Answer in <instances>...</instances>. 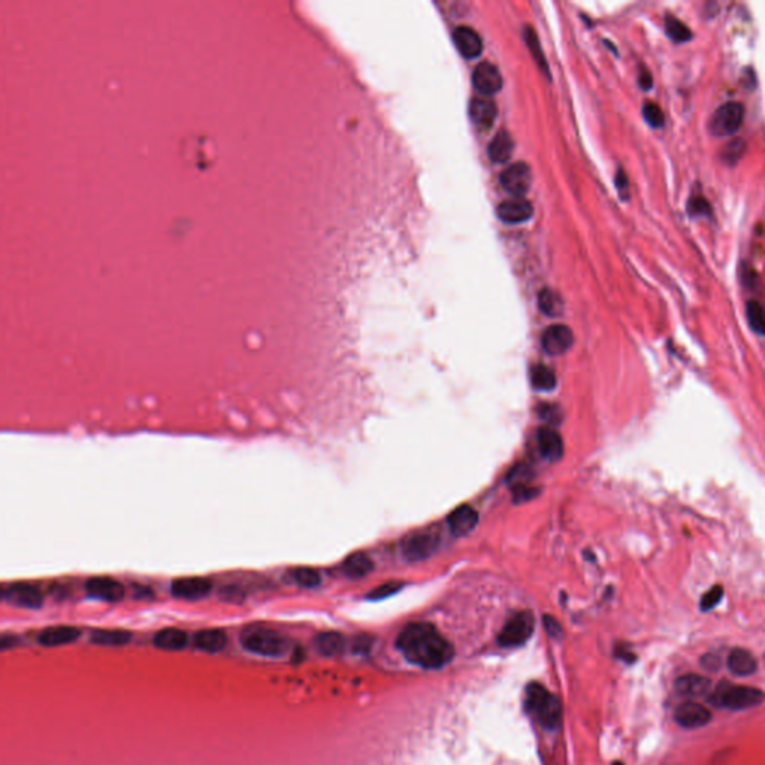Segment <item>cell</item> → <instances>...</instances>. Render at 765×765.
Masks as SVG:
<instances>
[{
  "mask_svg": "<svg viewBox=\"0 0 765 765\" xmlns=\"http://www.w3.org/2000/svg\"><path fill=\"white\" fill-rule=\"evenodd\" d=\"M643 117L646 123L655 127V129H658V127H662L664 123H665V115H664V111L661 110L660 105H656L653 102H646L644 106H643Z\"/></svg>",
  "mask_w": 765,
  "mask_h": 765,
  "instance_id": "cell-35",
  "label": "cell"
},
{
  "mask_svg": "<svg viewBox=\"0 0 765 765\" xmlns=\"http://www.w3.org/2000/svg\"><path fill=\"white\" fill-rule=\"evenodd\" d=\"M530 382L538 390H551L556 386V376L551 368L538 364L530 369Z\"/></svg>",
  "mask_w": 765,
  "mask_h": 765,
  "instance_id": "cell-29",
  "label": "cell"
},
{
  "mask_svg": "<svg viewBox=\"0 0 765 765\" xmlns=\"http://www.w3.org/2000/svg\"><path fill=\"white\" fill-rule=\"evenodd\" d=\"M396 646L407 660L422 668L435 669L447 665L454 655L453 646L431 623H410L403 628Z\"/></svg>",
  "mask_w": 765,
  "mask_h": 765,
  "instance_id": "cell-1",
  "label": "cell"
},
{
  "mask_svg": "<svg viewBox=\"0 0 765 765\" xmlns=\"http://www.w3.org/2000/svg\"><path fill=\"white\" fill-rule=\"evenodd\" d=\"M746 153V141L741 138H736V140L729 141L720 151V158L727 165H736L740 158Z\"/></svg>",
  "mask_w": 765,
  "mask_h": 765,
  "instance_id": "cell-34",
  "label": "cell"
},
{
  "mask_svg": "<svg viewBox=\"0 0 765 765\" xmlns=\"http://www.w3.org/2000/svg\"><path fill=\"white\" fill-rule=\"evenodd\" d=\"M132 640V634L124 630H98L93 631L90 641L98 646H124Z\"/></svg>",
  "mask_w": 765,
  "mask_h": 765,
  "instance_id": "cell-28",
  "label": "cell"
},
{
  "mask_svg": "<svg viewBox=\"0 0 765 765\" xmlns=\"http://www.w3.org/2000/svg\"><path fill=\"white\" fill-rule=\"evenodd\" d=\"M2 597L6 602L17 605V607L21 609L36 610L44 602V597H42L40 591L29 583L9 584L8 588L2 591Z\"/></svg>",
  "mask_w": 765,
  "mask_h": 765,
  "instance_id": "cell-8",
  "label": "cell"
},
{
  "mask_svg": "<svg viewBox=\"0 0 765 765\" xmlns=\"http://www.w3.org/2000/svg\"><path fill=\"white\" fill-rule=\"evenodd\" d=\"M374 570V562L371 558L362 551H356V554L350 555L343 564V571L348 579L359 580L364 579L365 576Z\"/></svg>",
  "mask_w": 765,
  "mask_h": 765,
  "instance_id": "cell-25",
  "label": "cell"
},
{
  "mask_svg": "<svg viewBox=\"0 0 765 765\" xmlns=\"http://www.w3.org/2000/svg\"><path fill=\"white\" fill-rule=\"evenodd\" d=\"M80 635L81 632L78 628H75V626H68V625L50 626V628H45L39 632L38 643L44 647H59V646L73 643L75 640H78Z\"/></svg>",
  "mask_w": 765,
  "mask_h": 765,
  "instance_id": "cell-17",
  "label": "cell"
},
{
  "mask_svg": "<svg viewBox=\"0 0 765 765\" xmlns=\"http://www.w3.org/2000/svg\"><path fill=\"white\" fill-rule=\"evenodd\" d=\"M639 82H640V87H641L643 90H649V89H652L653 80H652L651 72L647 70V69H641L640 77H639Z\"/></svg>",
  "mask_w": 765,
  "mask_h": 765,
  "instance_id": "cell-46",
  "label": "cell"
},
{
  "mask_svg": "<svg viewBox=\"0 0 765 765\" xmlns=\"http://www.w3.org/2000/svg\"><path fill=\"white\" fill-rule=\"evenodd\" d=\"M438 540L432 534H413L403 540L402 554L410 560H422L429 558L437 550Z\"/></svg>",
  "mask_w": 765,
  "mask_h": 765,
  "instance_id": "cell-13",
  "label": "cell"
},
{
  "mask_svg": "<svg viewBox=\"0 0 765 765\" xmlns=\"http://www.w3.org/2000/svg\"><path fill=\"white\" fill-rule=\"evenodd\" d=\"M534 614L530 611H519L507 621L504 628L498 635L501 647H517L526 643L534 632Z\"/></svg>",
  "mask_w": 765,
  "mask_h": 765,
  "instance_id": "cell-6",
  "label": "cell"
},
{
  "mask_svg": "<svg viewBox=\"0 0 765 765\" xmlns=\"http://www.w3.org/2000/svg\"><path fill=\"white\" fill-rule=\"evenodd\" d=\"M290 577L296 584H299L302 588H317L322 583L320 572L308 567L295 568L290 572Z\"/></svg>",
  "mask_w": 765,
  "mask_h": 765,
  "instance_id": "cell-33",
  "label": "cell"
},
{
  "mask_svg": "<svg viewBox=\"0 0 765 765\" xmlns=\"http://www.w3.org/2000/svg\"><path fill=\"white\" fill-rule=\"evenodd\" d=\"M701 667H703L704 669H707V671H719V668L722 667V661H720V656L718 653H707L704 655L703 658H701Z\"/></svg>",
  "mask_w": 765,
  "mask_h": 765,
  "instance_id": "cell-42",
  "label": "cell"
},
{
  "mask_svg": "<svg viewBox=\"0 0 765 765\" xmlns=\"http://www.w3.org/2000/svg\"><path fill=\"white\" fill-rule=\"evenodd\" d=\"M241 644L246 651L259 655L278 658L289 651V641L284 637L265 626H248L241 634Z\"/></svg>",
  "mask_w": 765,
  "mask_h": 765,
  "instance_id": "cell-3",
  "label": "cell"
},
{
  "mask_svg": "<svg viewBox=\"0 0 765 765\" xmlns=\"http://www.w3.org/2000/svg\"><path fill=\"white\" fill-rule=\"evenodd\" d=\"M745 120V106L740 102L731 101L719 108L710 117L708 131L715 136H729L736 133Z\"/></svg>",
  "mask_w": 765,
  "mask_h": 765,
  "instance_id": "cell-5",
  "label": "cell"
},
{
  "mask_svg": "<svg viewBox=\"0 0 765 765\" xmlns=\"http://www.w3.org/2000/svg\"><path fill=\"white\" fill-rule=\"evenodd\" d=\"M501 187L513 198H523L533 184V172L526 163L517 162L508 166L499 177Z\"/></svg>",
  "mask_w": 765,
  "mask_h": 765,
  "instance_id": "cell-7",
  "label": "cell"
},
{
  "mask_svg": "<svg viewBox=\"0 0 765 765\" xmlns=\"http://www.w3.org/2000/svg\"><path fill=\"white\" fill-rule=\"evenodd\" d=\"M188 643V635L178 628H165L154 637V646L161 651L178 652L183 651Z\"/></svg>",
  "mask_w": 765,
  "mask_h": 765,
  "instance_id": "cell-23",
  "label": "cell"
},
{
  "mask_svg": "<svg viewBox=\"0 0 765 765\" xmlns=\"http://www.w3.org/2000/svg\"><path fill=\"white\" fill-rule=\"evenodd\" d=\"M314 646L317 652L323 656H338L344 652L346 640L338 632H322L315 637Z\"/></svg>",
  "mask_w": 765,
  "mask_h": 765,
  "instance_id": "cell-27",
  "label": "cell"
},
{
  "mask_svg": "<svg viewBox=\"0 0 765 765\" xmlns=\"http://www.w3.org/2000/svg\"><path fill=\"white\" fill-rule=\"evenodd\" d=\"M616 186H618L619 188V193L623 199L628 198V190H630V184H628V178H626L625 172L622 171V169H619L618 171V175H616Z\"/></svg>",
  "mask_w": 765,
  "mask_h": 765,
  "instance_id": "cell-45",
  "label": "cell"
},
{
  "mask_svg": "<svg viewBox=\"0 0 765 765\" xmlns=\"http://www.w3.org/2000/svg\"><path fill=\"white\" fill-rule=\"evenodd\" d=\"M496 105L491 98H484V96H477L473 99L470 105V115L473 123L480 127V129H489L492 127L495 119H496Z\"/></svg>",
  "mask_w": 765,
  "mask_h": 765,
  "instance_id": "cell-19",
  "label": "cell"
},
{
  "mask_svg": "<svg viewBox=\"0 0 765 765\" xmlns=\"http://www.w3.org/2000/svg\"><path fill=\"white\" fill-rule=\"evenodd\" d=\"M543 623H544V628L547 631V634L550 637H554V639H559V637H562V626L559 625V622L551 618V616H544L543 618Z\"/></svg>",
  "mask_w": 765,
  "mask_h": 765,
  "instance_id": "cell-44",
  "label": "cell"
},
{
  "mask_svg": "<svg viewBox=\"0 0 765 765\" xmlns=\"http://www.w3.org/2000/svg\"><path fill=\"white\" fill-rule=\"evenodd\" d=\"M86 591L91 598L105 602H120L124 598V586L112 577H90L86 583Z\"/></svg>",
  "mask_w": 765,
  "mask_h": 765,
  "instance_id": "cell-10",
  "label": "cell"
},
{
  "mask_svg": "<svg viewBox=\"0 0 765 765\" xmlns=\"http://www.w3.org/2000/svg\"><path fill=\"white\" fill-rule=\"evenodd\" d=\"M674 720L678 727L685 729H697L708 724L711 720V711L703 704L686 701L676 708Z\"/></svg>",
  "mask_w": 765,
  "mask_h": 765,
  "instance_id": "cell-9",
  "label": "cell"
},
{
  "mask_svg": "<svg viewBox=\"0 0 765 765\" xmlns=\"http://www.w3.org/2000/svg\"><path fill=\"white\" fill-rule=\"evenodd\" d=\"M212 591V583L204 577H181L175 579L171 584V592L175 598L202 600Z\"/></svg>",
  "mask_w": 765,
  "mask_h": 765,
  "instance_id": "cell-12",
  "label": "cell"
},
{
  "mask_svg": "<svg viewBox=\"0 0 765 765\" xmlns=\"http://www.w3.org/2000/svg\"><path fill=\"white\" fill-rule=\"evenodd\" d=\"M538 413H540L541 417H543L546 422H550V423H556L560 419L559 408L556 406H551V403H543V406H540Z\"/></svg>",
  "mask_w": 765,
  "mask_h": 765,
  "instance_id": "cell-41",
  "label": "cell"
},
{
  "mask_svg": "<svg viewBox=\"0 0 765 765\" xmlns=\"http://www.w3.org/2000/svg\"><path fill=\"white\" fill-rule=\"evenodd\" d=\"M525 707L543 728L555 729L558 727L562 716L560 703L543 685L530 683L526 688Z\"/></svg>",
  "mask_w": 765,
  "mask_h": 765,
  "instance_id": "cell-2",
  "label": "cell"
},
{
  "mask_svg": "<svg viewBox=\"0 0 765 765\" xmlns=\"http://www.w3.org/2000/svg\"><path fill=\"white\" fill-rule=\"evenodd\" d=\"M688 212L692 217H706L711 214V208L704 196L694 195L688 200Z\"/></svg>",
  "mask_w": 765,
  "mask_h": 765,
  "instance_id": "cell-36",
  "label": "cell"
},
{
  "mask_svg": "<svg viewBox=\"0 0 765 765\" xmlns=\"http://www.w3.org/2000/svg\"><path fill=\"white\" fill-rule=\"evenodd\" d=\"M473 84L475 90L484 98H491L503 89V77L492 63L483 61L474 69Z\"/></svg>",
  "mask_w": 765,
  "mask_h": 765,
  "instance_id": "cell-11",
  "label": "cell"
},
{
  "mask_svg": "<svg viewBox=\"0 0 765 765\" xmlns=\"http://www.w3.org/2000/svg\"><path fill=\"white\" fill-rule=\"evenodd\" d=\"M538 491H535V489L533 486L529 484H520V486H514V499L517 503H523V501H528V499L534 498L537 495Z\"/></svg>",
  "mask_w": 765,
  "mask_h": 765,
  "instance_id": "cell-43",
  "label": "cell"
},
{
  "mask_svg": "<svg viewBox=\"0 0 765 765\" xmlns=\"http://www.w3.org/2000/svg\"><path fill=\"white\" fill-rule=\"evenodd\" d=\"M746 317L750 327L759 335H765V305L757 299L746 304Z\"/></svg>",
  "mask_w": 765,
  "mask_h": 765,
  "instance_id": "cell-30",
  "label": "cell"
},
{
  "mask_svg": "<svg viewBox=\"0 0 765 765\" xmlns=\"http://www.w3.org/2000/svg\"><path fill=\"white\" fill-rule=\"evenodd\" d=\"M538 306L546 315L556 317L562 313V301L558 293L550 289H543L538 295Z\"/></svg>",
  "mask_w": 765,
  "mask_h": 765,
  "instance_id": "cell-31",
  "label": "cell"
},
{
  "mask_svg": "<svg viewBox=\"0 0 765 765\" xmlns=\"http://www.w3.org/2000/svg\"><path fill=\"white\" fill-rule=\"evenodd\" d=\"M220 598L230 604H241L246 600V593L237 584H229V586H223L220 589Z\"/></svg>",
  "mask_w": 765,
  "mask_h": 765,
  "instance_id": "cell-39",
  "label": "cell"
},
{
  "mask_svg": "<svg viewBox=\"0 0 765 765\" xmlns=\"http://www.w3.org/2000/svg\"><path fill=\"white\" fill-rule=\"evenodd\" d=\"M514 150L513 138L508 132L501 131L499 132L489 145V157L495 163H505L510 157H512Z\"/></svg>",
  "mask_w": 765,
  "mask_h": 765,
  "instance_id": "cell-26",
  "label": "cell"
},
{
  "mask_svg": "<svg viewBox=\"0 0 765 765\" xmlns=\"http://www.w3.org/2000/svg\"><path fill=\"white\" fill-rule=\"evenodd\" d=\"M537 443L540 453L550 462L559 461L564 454V441L554 428H540L537 432Z\"/></svg>",
  "mask_w": 765,
  "mask_h": 765,
  "instance_id": "cell-18",
  "label": "cell"
},
{
  "mask_svg": "<svg viewBox=\"0 0 765 765\" xmlns=\"http://www.w3.org/2000/svg\"><path fill=\"white\" fill-rule=\"evenodd\" d=\"M727 664H728L729 671L738 677L752 676L758 668L757 658L753 656L749 651L740 649V647L731 651Z\"/></svg>",
  "mask_w": 765,
  "mask_h": 765,
  "instance_id": "cell-22",
  "label": "cell"
},
{
  "mask_svg": "<svg viewBox=\"0 0 765 765\" xmlns=\"http://www.w3.org/2000/svg\"><path fill=\"white\" fill-rule=\"evenodd\" d=\"M453 40L458 51L465 59H475L482 54L483 40L471 27L461 26L453 31Z\"/></svg>",
  "mask_w": 765,
  "mask_h": 765,
  "instance_id": "cell-16",
  "label": "cell"
},
{
  "mask_svg": "<svg viewBox=\"0 0 765 765\" xmlns=\"http://www.w3.org/2000/svg\"><path fill=\"white\" fill-rule=\"evenodd\" d=\"M765 699V694L758 688L720 683L708 701L716 707L728 710H746L759 706Z\"/></svg>",
  "mask_w": 765,
  "mask_h": 765,
  "instance_id": "cell-4",
  "label": "cell"
},
{
  "mask_svg": "<svg viewBox=\"0 0 765 765\" xmlns=\"http://www.w3.org/2000/svg\"><path fill=\"white\" fill-rule=\"evenodd\" d=\"M574 336L571 329L564 325H554L547 327L543 336H541V344L549 355H562L572 346Z\"/></svg>",
  "mask_w": 765,
  "mask_h": 765,
  "instance_id": "cell-14",
  "label": "cell"
},
{
  "mask_svg": "<svg viewBox=\"0 0 765 765\" xmlns=\"http://www.w3.org/2000/svg\"><path fill=\"white\" fill-rule=\"evenodd\" d=\"M665 30H667V35L674 42H688L692 39V31H690V29L683 23V21H680L671 14H668L665 17Z\"/></svg>",
  "mask_w": 765,
  "mask_h": 765,
  "instance_id": "cell-32",
  "label": "cell"
},
{
  "mask_svg": "<svg viewBox=\"0 0 765 765\" xmlns=\"http://www.w3.org/2000/svg\"><path fill=\"white\" fill-rule=\"evenodd\" d=\"M674 688L677 692L683 697L703 698L710 692L711 682L707 677L701 674H686L676 680Z\"/></svg>",
  "mask_w": 765,
  "mask_h": 765,
  "instance_id": "cell-20",
  "label": "cell"
},
{
  "mask_svg": "<svg viewBox=\"0 0 765 765\" xmlns=\"http://www.w3.org/2000/svg\"><path fill=\"white\" fill-rule=\"evenodd\" d=\"M399 589H402V583H398V581H389V583H385L381 584V586L376 588L369 592L368 595V600H373V601H377V600H385L387 597H390V595H395Z\"/></svg>",
  "mask_w": 765,
  "mask_h": 765,
  "instance_id": "cell-38",
  "label": "cell"
},
{
  "mask_svg": "<svg viewBox=\"0 0 765 765\" xmlns=\"http://www.w3.org/2000/svg\"><path fill=\"white\" fill-rule=\"evenodd\" d=\"M496 214L504 223L516 225V223H523L533 217L534 207L523 198H513L499 204Z\"/></svg>",
  "mask_w": 765,
  "mask_h": 765,
  "instance_id": "cell-15",
  "label": "cell"
},
{
  "mask_svg": "<svg viewBox=\"0 0 765 765\" xmlns=\"http://www.w3.org/2000/svg\"><path fill=\"white\" fill-rule=\"evenodd\" d=\"M17 643H18V640L15 639V637L5 634L2 637V640H0V647H2V651H6V649H10V647H14Z\"/></svg>",
  "mask_w": 765,
  "mask_h": 765,
  "instance_id": "cell-47",
  "label": "cell"
},
{
  "mask_svg": "<svg viewBox=\"0 0 765 765\" xmlns=\"http://www.w3.org/2000/svg\"><path fill=\"white\" fill-rule=\"evenodd\" d=\"M526 42H528L530 52H533L534 59L540 63V66L547 70V68H546V60H544V56H543V51H541V48H540V42H538V39H537L535 31H534L533 29H530V27L526 29Z\"/></svg>",
  "mask_w": 765,
  "mask_h": 765,
  "instance_id": "cell-40",
  "label": "cell"
},
{
  "mask_svg": "<svg viewBox=\"0 0 765 765\" xmlns=\"http://www.w3.org/2000/svg\"><path fill=\"white\" fill-rule=\"evenodd\" d=\"M722 597H724V588L722 586H713L708 592H706L703 595V598H701V602H699V607L703 611H708L711 609H715L716 605L720 602Z\"/></svg>",
  "mask_w": 765,
  "mask_h": 765,
  "instance_id": "cell-37",
  "label": "cell"
},
{
  "mask_svg": "<svg viewBox=\"0 0 765 765\" xmlns=\"http://www.w3.org/2000/svg\"><path fill=\"white\" fill-rule=\"evenodd\" d=\"M195 647L207 653H218L226 647L228 639L221 630H204L199 631L193 639Z\"/></svg>",
  "mask_w": 765,
  "mask_h": 765,
  "instance_id": "cell-24",
  "label": "cell"
},
{
  "mask_svg": "<svg viewBox=\"0 0 765 765\" xmlns=\"http://www.w3.org/2000/svg\"><path fill=\"white\" fill-rule=\"evenodd\" d=\"M447 522L454 535H466L477 526L478 513L470 505H461L450 513Z\"/></svg>",
  "mask_w": 765,
  "mask_h": 765,
  "instance_id": "cell-21",
  "label": "cell"
},
{
  "mask_svg": "<svg viewBox=\"0 0 765 765\" xmlns=\"http://www.w3.org/2000/svg\"><path fill=\"white\" fill-rule=\"evenodd\" d=\"M613 765H623V764H621V762H614Z\"/></svg>",
  "mask_w": 765,
  "mask_h": 765,
  "instance_id": "cell-48",
  "label": "cell"
}]
</instances>
